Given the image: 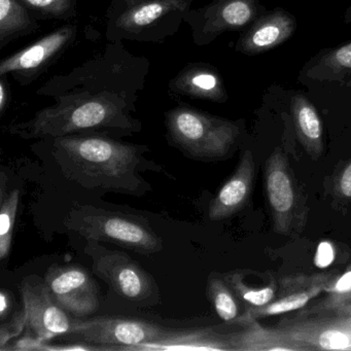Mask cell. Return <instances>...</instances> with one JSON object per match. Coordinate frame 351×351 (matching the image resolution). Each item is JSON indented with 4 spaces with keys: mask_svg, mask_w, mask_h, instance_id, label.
<instances>
[{
    "mask_svg": "<svg viewBox=\"0 0 351 351\" xmlns=\"http://www.w3.org/2000/svg\"><path fill=\"white\" fill-rule=\"evenodd\" d=\"M149 62L126 50L122 40L65 75H57L36 91L52 104L8 128L19 138H54L77 133L132 135L141 131L135 118Z\"/></svg>",
    "mask_w": 351,
    "mask_h": 351,
    "instance_id": "obj_1",
    "label": "cell"
},
{
    "mask_svg": "<svg viewBox=\"0 0 351 351\" xmlns=\"http://www.w3.org/2000/svg\"><path fill=\"white\" fill-rule=\"evenodd\" d=\"M46 139L63 176L85 189L141 197L152 191L141 173H166L163 166L147 157V145L112 135L77 133Z\"/></svg>",
    "mask_w": 351,
    "mask_h": 351,
    "instance_id": "obj_2",
    "label": "cell"
},
{
    "mask_svg": "<svg viewBox=\"0 0 351 351\" xmlns=\"http://www.w3.org/2000/svg\"><path fill=\"white\" fill-rule=\"evenodd\" d=\"M169 143L184 155L199 161L229 157L242 135L241 121H231L178 106L166 114Z\"/></svg>",
    "mask_w": 351,
    "mask_h": 351,
    "instance_id": "obj_3",
    "label": "cell"
},
{
    "mask_svg": "<svg viewBox=\"0 0 351 351\" xmlns=\"http://www.w3.org/2000/svg\"><path fill=\"white\" fill-rule=\"evenodd\" d=\"M67 229L87 241L110 242L141 254L164 250L163 239L143 217L82 205L65 217Z\"/></svg>",
    "mask_w": 351,
    "mask_h": 351,
    "instance_id": "obj_4",
    "label": "cell"
},
{
    "mask_svg": "<svg viewBox=\"0 0 351 351\" xmlns=\"http://www.w3.org/2000/svg\"><path fill=\"white\" fill-rule=\"evenodd\" d=\"M299 351L351 350V310L318 304L273 326Z\"/></svg>",
    "mask_w": 351,
    "mask_h": 351,
    "instance_id": "obj_5",
    "label": "cell"
},
{
    "mask_svg": "<svg viewBox=\"0 0 351 351\" xmlns=\"http://www.w3.org/2000/svg\"><path fill=\"white\" fill-rule=\"evenodd\" d=\"M85 254L92 260L94 274L106 281L119 297L143 305L159 303L157 283L126 252L108 250L100 242L89 240Z\"/></svg>",
    "mask_w": 351,
    "mask_h": 351,
    "instance_id": "obj_6",
    "label": "cell"
},
{
    "mask_svg": "<svg viewBox=\"0 0 351 351\" xmlns=\"http://www.w3.org/2000/svg\"><path fill=\"white\" fill-rule=\"evenodd\" d=\"M171 330L145 320L100 316L75 317L69 335L99 347L100 350H139L145 345L161 340Z\"/></svg>",
    "mask_w": 351,
    "mask_h": 351,
    "instance_id": "obj_7",
    "label": "cell"
},
{
    "mask_svg": "<svg viewBox=\"0 0 351 351\" xmlns=\"http://www.w3.org/2000/svg\"><path fill=\"white\" fill-rule=\"evenodd\" d=\"M267 10L261 0H211L201 9L186 12L184 20L195 44L204 46L225 32H241Z\"/></svg>",
    "mask_w": 351,
    "mask_h": 351,
    "instance_id": "obj_8",
    "label": "cell"
},
{
    "mask_svg": "<svg viewBox=\"0 0 351 351\" xmlns=\"http://www.w3.org/2000/svg\"><path fill=\"white\" fill-rule=\"evenodd\" d=\"M77 26L67 24L32 46L7 57L0 63V77L13 75L21 85H29L56 61L77 38Z\"/></svg>",
    "mask_w": 351,
    "mask_h": 351,
    "instance_id": "obj_9",
    "label": "cell"
},
{
    "mask_svg": "<svg viewBox=\"0 0 351 351\" xmlns=\"http://www.w3.org/2000/svg\"><path fill=\"white\" fill-rule=\"evenodd\" d=\"M20 291L27 314L28 332L46 342L71 334L73 319L56 301L45 279L29 276L22 281Z\"/></svg>",
    "mask_w": 351,
    "mask_h": 351,
    "instance_id": "obj_10",
    "label": "cell"
},
{
    "mask_svg": "<svg viewBox=\"0 0 351 351\" xmlns=\"http://www.w3.org/2000/svg\"><path fill=\"white\" fill-rule=\"evenodd\" d=\"M44 279L61 307L75 317H88L97 310L100 289L85 267L53 265Z\"/></svg>",
    "mask_w": 351,
    "mask_h": 351,
    "instance_id": "obj_11",
    "label": "cell"
},
{
    "mask_svg": "<svg viewBox=\"0 0 351 351\" xmlns=\"http://www.w3.org/2000/svg\"><path fill=\"white\" fill-rule=\"evenodd\" d=\"M335 277L332 273L283 277L278 281V289L274 299L262 307L246 308L237 324H247L267 316L280 315L303 309L311 300L326 291Z\"/></svg>",
    "mask_w": 351,
    "mask_h": 351,
    "instance_id": "obj_12",
    "label": "cell"
},
{
    "mask_svg": "<svg viewBox=\"0 0 351 351\" xmlns=\"http://www.w3.org/2000/svg\"><path fill=\"white\" fill-rule=\"evenodd\" d=\"M189 0H127L122 12L110 20V40L132 38L149 32L173 14L186 15Z\"/></svg>",
    "mask_w": 351,
    "mask_h": 351,
    "instance_id": "obj_13",
    "label": "cell"
},
{
    "mask_svg": "<svg viewBox=\"0 0 351 351\" xmlns=\"http://www.w3.org/2000/svg\"><path fill=\"white\" fill-rule=\"evenodd\" d=\"M265 186L275 231L289 233L295 217L297 194L287 157L280 149H275L267 160Z\"/></svg>",
    "mask_w": 351,
    "mask_h": 351,
    "instance_id": "obj_14",
    "label": "cell"
},
{
    "mask_svg": "<svg viewBox=\"0 0 351 351\" xmlns=\"http://www.w3.org/2000/svg\"><path fill=\"white\" fill-rule=\"evenodd\" d=\"M297 28L295 15L287 10L283 8L267 10L240 32L235 51L250 57L264 54L293 38Z\"/></svg>",
    "mask_w": 351,
    "mask_h": 351,
    "instance_id": "obj_15",
    "label": "cell"
},
{
    "mask_svg": "<svg viewBox=\"0 0 351 351\" xmlns=\"http://www.w3.org/2000/svg\"><path fill=\"white\" fill-rule=\"evenodd\" d=\"M254 172V155L247 149L241 156L233 176L211 201L208 208L211 221H223L243 208L252 195Z\"/></svg>",
    "mask_w": 351,
    "mask_h": 351,
    "instance_id": "obj_16",
    "label": "cell"
},
{
    "mask_svg": "<svg viewBox=\"0 0 351 351\" xmlns=\"http://www.w3.org/2000/svg\"><path fill=\"white\" fill-rule=\"evenodd\" d=\"M169 89L178 95L225 104L229 99L223 77L217 69L206 63L186 65L170 82Z\"/></svg>",
    "mask_w": 351,
    "mask_h": 351,
    "instance_id": "obj_17",
    "label": "cell"
},
{
    "mask_svg": "<svg viewBox=\"0 0 351 351\" xmlns=\"http://www.w3.org/2000/svg\"><path fill=\"white\" fill-rule=\"evenodd\" d=\"M305 85L338 83L351 89V42L320 50L300 73Z\"/></svg>",
    "mask_w": 351,
    "mask_h": 351,
    "instance_id": "obj_18",
    "label": "cell"
},
{
    "mask_svg": "<svg viewBox=\"0 0 351 351\" xmlns=\"http://www.w3.org/2000/svg\"><path fill=\"white\" fill-rule=\"evenodd\" d=\"M291 112L298 141L312 159L322 155L324 149V125L311 100L302 91L291 95Z\"/></svg>",
    "mask_w": 351,
    "mask_h": 351,
    "instance_id": "obj_19",
    "label": "cell"
},
{
    "mask_svg": "<svg viewBox=\"0 0 351 351\" xmlns=\"http://www.w3.org/2000/svg\"><path fill=\"white\" fill-rule=\"evenodd\" d=\"M139 350H233L230 335L215 330H176Z\"/></svg>",
    "mask_w": 351,
    "mask_h": 351,
    "instance_id": "obj_20",
    "label": "cell"
},
{
    "mask_svg": "<svg viewBox=\"0 0 351 351\" xmlns=\"http://www.w3.org/2000/svg\"><path fill=\"white\" fill-rule=\"evenodd\" d=\"M245 328L230 334L232 349L244 351L291 350L298 347L281 336L274 328H264L256 322L244 324Z\"/></svg>",
    "mask_w": 351,
    "mask_h": 351,
    "instance_id": "obj_21",
    "label": "cell"
},
{
    "mask_svg": "<svg viewBox=\"0 0 351 351\" xmlns=\"http://www.w3.org/2000/svg\"><path fill=\"white\" fill-rule=\"evenodd\" d=\"M38 24L20 0H0V47L36 32Z\"/></svg>",
    "mask_w": 351,
    "mask_h": 351,
    "instance_id": "obj_22",
    "label": "cell"
},
{
    "mask_svg": "<svg viewBox=\"0 0 351 351\" xmlns=\"http://www.w3.org/2000/svg\"><path fill=\"white\" fill-rule=\"evenodd\" d=\"M225 279L246 308L262 307L274 299L278 289V281L272 276L262 283H250L246 281L243 271H235L225 275Z\"/></svg>",
    "mask_w": 351,
    "mask_h": 351,
    "instance_id": "obj_23",
    "label": "cell"
},
{
    "mask_svg": "<svg viewBox=\"0 0 351 351\" xmlns=\"http://www.w3.org/2000/svg\"><path fill=\"white\" fill-rule=\"evenodd\" d=\"M207 295L215 307V312L223 322H237L239 319V305L237 295L234 293L225 277L213 273L207 281Z\"/></svg>",
    "mask_w": 351,
    "mask_h": 351,
    "instance_id": "obj_24",
    "label": "cell"
},
{
    "mask_svg": "<svg viewBox=\"0 0 351 351\" xmlns=\"http://www.w3.org/2000/svg\"><path fill=\"white\" fill-rule=\"evenodd\" d=\"M20 191L14 189L0 198V260L9 258L13 240L14 228L19 207Z\"/></svg>",
    "mask_w": 351,
    "mask_h": 351,
    "instance_id": "obj_25",
    "label": "cell"
},
{
    "mask_svg": "<svg viewBox=\"0 0 351 351\" xmlns=\"http://www.w3.org/2000/svg\"><path fill=\"white\" fill-rule=\"evenodd\" d=\"M29 11L46 19H69L77 15V0H20Z\"/></svg>",
    "mask_w": 351,
    "mask_h": 351,
    "instance_id": "obj_26",
    "label": "cell"
},
{
    "mask_svg": "<svg viewBox=\"0 0 351 351\" xmlns=\"http://www.w3.org/2000/svg\"><path fill=\"white\" fill-rule=\"evenodd\" d=\"M328 297L318 305L328 307H347L351 304V270L345 272L342 276L335 277L328 289Z\"/></svg>",
    "mask_w": 351,
    "mask_h": 351,
    "instance_id": "obj_27",
    "label": "cell"
},
{
    "mask_svg": "<svg viewBox=\"0 0 351 351\" xmlns=\"http://www.w3.org/2000/svg\"><path fill=\"white\" fill-rule=\"evenodd\" d=\"M27 326V314L25 308L20 311L14 312L11 317L0 324V350L7 347L8 343L17 337L21 336L22 332Z\"/></svg>",
    "mask_w": 351,
    "mask_h": 351,
    "instance_id": "obj_28",
    "label": "cell"
},
{
    "mask_svg": "<svg viewBox=\"0 0 351 351\" xmlns=\"http://www.w3.org/2000/svg\"><path fill=\"white\" fill-rule=\"evenodd\" d=\"M337 192L343 198L351 199V162H349L337 180Z\"/></svg>",
    "mask_w": 351,
    "mask_h": 351,
    "instance_id": "obj_29",
    "label": "cell"
},
{
    "mask_svg": "<svg viewBox=\"0 0 351 351\" xmlns=\"http://www.w3.org/2000/svg\"><path fill=\"white\" fill-rule=\"evenodd\" d=\"M13 310V297L11 291L1 289L0 291V320L1 322L9 319Z\"/></svg>",
    "mask_w": 351,
    "mask_h": 351,
    "instance_id": "obj_30",
    "label": "cell"
},
{
    "mask_svg": "<svg viewBox=\"0 0 351 351\" xmlns=\"http://www.w3.org/2000/svg\"><path fill=\"white\" fill-rule=\"evenodd\" d=\"M9 86L7 85V82H5V75H3L1 80H0V112H5L8 104H9Z\"/></svg>",
    "mask_w": 351,
    "mask_h": 351,
    "instance_id": "obj_31",
    "label": "cell"
},
{
    "mask_svg": "<svg viewBox=\"0 0 351 351\" xmlns=\"http://www.w3.org/2000/svg\"><path fill=\"white\" fill-rule=\"evenodd\" d=\"M343 22L346 25H351V5L345 11L344 15H343Z\"/></svg>",
    "mask_w": 351,
    "mask_h": 351,
    "instance_id": "obj_32",
    "label": "cell"
},
{
    "mask_svg": "<svg viewBox=\"0 0 351 351\" xmlns=\"http://www.w3.org/2000/svg\"><path fill=\"white\" fill-rule=\"evenodd\" d=\"M347 307H348V308H349V309H350V310H351V304H350V305L347 306Z\"/></svg>",
    "mask_w": 351,
    "mask_h": 351,
    "instance_id": "obj_33",
    "label": "cell"
}]
</instances>
